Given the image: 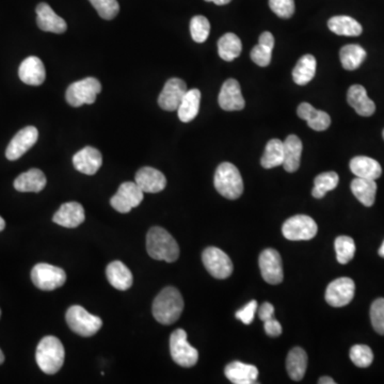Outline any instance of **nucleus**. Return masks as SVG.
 Here are the masks:
<instances>
[{
	"label": "nucleus",
	"mask_w": 384,
	"mask_h": 384,
	"mask_svg": "<svg viewBox=\"0 0 384 384\" xmlns=\"http://www.w3.org/2000/svg\"><path fill=\"white\" fill-rule=\"evenodd\" d=\"M65 351L62 342L56 336H45L39 342L35 360L43 373L55 375L64 363Z\"/></svg>",
	"instance_id": "obj_3"
},
{
	"label": "nucleus",
	"mask_w": 384,
	"mask_h": 384,
	"mask_svg": "<svg viewBox=\"0 0 384 384\" xmlns=\"http://www.w3.org/2000/svg\"><path fill=\"white\" fill-rule=\"evenodd\" d=\"M46 182V176L41 170L30 169L17 176L15 188L19 192H40L44 189Z\"/></svg>",
	"instance_id": "obj_28"
},
{
	"label": "nucleus",
	"mask_w": 384,
	"mask_h": 384,
	"mask_svg": "<svg viewBox=\"0 0 384 384\" xmlns=\"http://www.w3.org/2000/svg\"><path fill=\"white\" fill-rule=\"evenodd\" d=\"M348 104L361 116H373L376 112V105L368 98L365 88L361 85L350 87L347 93Z\"/></svg>",
	"instance_id": "obj_22"
},
{
	"label": "nucleus",
	"mask_w": 384,
	"mask_h": 384,
	"mask_svg": "<svg viewBox=\"0 0 384 384\" xmlns=\"http://www.w3.org/2000/svg\"><path fill=\"white\" fill-rule=\"evenodd\" d=\"M284 143V162L283 167L290 173H294L300 167L301 154H302V142L296 134L287 137Z\"/></svg>",
	"instance_id": "obj_27"
},
{
	"label": "nucleus",
	"mask_w": 384,
	"mask_h": 384,
	"mask_svg": "<svg viewBox=\"0 0 384 384\" xmlns=\"http://www.w3.org/2000/svg\"><path fill=\"white\" fill-rule=\"evenodd\" d=\"M102 91V85L94 77L81 79L71 85L65 93L67 102L72 107H80L85 104H93Z\"/></svg>",
	"instance_id": "obj_6"
},
{
	"label": "nucleus",
	"mask_w": 384,
	"mask_h": 384,
	"mask_svg": "<svg viewBox=\"0 0 384 384\" xmlns=\"http://www.w3.org/2000/svg\"><path fill=\"white\" fill-rule=\"evenodd\" d=\"M201 92L198 89L188 90L177 108L178 118L182 122L189 123L199 114Z\"/></svg>",
	"instance_id": "obj_31"
},
{
	"label": "nucleus",
	"mask_w": 384,
	"mask_h": 384,
	"mask_svg": "<svg viewBox=\"0 0 384 384\" xmlns=\"http://www.w3.org/2000/svg\"><path fill=\"white\" fill-rule=\"evenodd\" d=\"M65 320L73 332L84 338H90L98 333L103 326L100 317L90 314L80 306H71L65 315Z\"/></svg>",
	"instance_id": "obj_5"
},
{
	"label": "nucleus",
	"mask_w": 384,
	"mask_h": 384,
	"mask_svg": "<svg viewBox=\"0 0 384 384\" xmlns=\"http://www.w3.org/2000/svg\"><path fill=\"white\" fill-rule=\"evenodd\" d=\"M259 44L265 45V46L273 49V47H274V37L268 31H265L259 37Z\"/></svg>",
	"instance_id": "obj_48"
},
{
	"label": "nucleus",
	"mask_w": 384,
	"mask_h": 384,
	"mask_svg": "<svg viewBox=\"0 0 384 384\" xmlns=\"http://www.w3.org/2000/svg\"><path fill=\"white\" fill-rule=\"evenodd\" d=\"M328 27L332 33L344 37H358L363 33L361 24L346 15H338L329 19Z\"/></svg>",
	"instance_id": "obj_32"
},
{
	"label": "nucleus",
	"mask_w": 384,
	"mask_h": 384,
	"mask_svg": "<svg viewBox=\"0 0 384 384\" xmlns=\"http://www.w3.org/2000/svg\"><path fill=\"white\" fill-rule=\"evenodd\" d=\"M31 280L39 290L49 292L64 285L67 281V273L59 267L41 263L33 267L31 271Z\"/></svg>",
	"instance_id": "obj_8"
},
{
	"label": "nucleus",
	"mask_w": 384,
	"mask_h": 384,
	"mask_svg": "<svg viewBox=\"0 0 384 384\" xmlns=\"http://www.w3.org/2000/svg\"><path fill=\"white\" fill-rule=\"evenodd\" d=\"M89 1L98 11V15L107 21L114 19L120 12V6L116 0H89Z\"/></svg>",
	"instance_id": "obj_41"
},
{
	"label": "nucleus",
	"mask_w": 384,
	"mask_h": 384,
	"mask_svg": "<svg viewBox=\"0 0 384 384\" xmlns=\"http://www.w3.org/2000/svg\"><path fill=\"white\" fill-rule=\"evenodd\" d=\"M366 55L365 49L360 45H345L340 51V62L345 70L354 71L365 60Z\"/></svg>",
	"instance_id": "obj_35"
},
{
	"label": "nucleus",
	"mask_w": 384,
	"mask_h": 384,
	"mask_svg": "<svg viewBox=\"0 0 384 384\" xmlns=\"http://www.w3.org/2000/svg\"><path fill=\"white\" fill-rule=\"evenodd\" d=\"M225 374L232 383L252 384L256 382L259 369L256 366L235 361L225 367Z\"/></svg>",
	"instance_id": "obj_24"
},
{
	"label": "nucleus",
	"mask_w": 384,
	"mask_h": 384,
	"mask_svg": "<svg viewBox=\"0 0 384 384\" xmlns=\"http://www.w3.org/2000/svg\"><path fill=\"white\" fill-rule=\"evenodd\" d=\"M146 250L156 261L173 263L180 257V247L169 232L159 227H154L146 236Z\"/></svg>",
	"instance_id": "obj_2"
},
{
	"label": "nucleus",
	"mask_w": 384,
	"mask_h": 384,
	"mask_svg": "<svg viewBox=\"0 0 384 384\" xmlns=\"http://www.w3.org/2000/svg\"><path fill=\"white\" fill-rule=\"evenodd\" d=\"M269 7L281 19H290L296 9L295 0H269Z\"/></svg>",
	"instance_id": "obj_43"
},
{
	"label": "nucleus",
	"mask_w": 384,
	"mask_h": 384,
	"mask_svg": "<svg viewBox=\"0 0 384 384\" xmlns=\"http://www.w3.org/2000/svg\"><path fill=\"white\" fill-rule=\"evenodd\" d=\"M207 3H213L217 6H225L231 3L232 0H205Z\"/></svg>",
	"instance_id": "obj_49"
},
{
	"label": "nucleus",
	"mask_w": 384,
	"mask_h": 384,
	"mask_svg": "<svg viewBox=\"0 0 384 384\" xmlns=\"http://www.w3.org/2000/svg\"><path fill=\"white\" fill-rule=\"evenodd\" d=\"M204 266L213 278L225 280L233 273V263L227 253L216 247H209L202 254Z\"/></svg>",
	"instance_id": "obj_10"
},
{
	"label": "nucleus",
	"mask_w": 384,
	"mask_h": 384,
	"mask_svg": "<svg viewBox=\"0 0 384 384\" xmlns=\"http://www.w3.org/2000/svg\"><path fill=\"white\" fill-rule=\"evenodd\" d=\"M356 292V284L350 278H338L326 287V302L334 308H342L351 302Z\"/></svg>",
	"instance_id": "obj_12"
},
{
	"label": "nucleus",
	"mask_w": 384,
	"mask_h": 384,
	"mask_svg": "<svg viewBox=\"0 0 384 384\" xmlns=\"http://www.w3.org/2000/svg\"><path fill=\"white\" fill-rule=\"evenodd\" d=\"M153 315L159 324H174L181 317L184 310V300L181 293L175 287H166L156 297L153 302Z\"/></svg>",
	"instance_id": "obj_1"
},
{
	"label": "nucleus",
	"mask_w": 384,
	"mask_h": 384,
	"mask_svg": "<svg viewBox=\"0 0 384 384\" xmlns=\"http://www.w3.org/2000/svg\"><path fill=\"white\" fill-rule=\"evenodd\" d=\"M379 255L384 259V241L382 243L381 247H380Z\"/></svg>",
	"instance_id": "obj_52"
},
{
	"label": "nucleus",
	"mask_w": 384,
	"mask_h": 384,
	"mask_svg": "<svg viewBox=\"0 0 384 384\" xmlns=\"http://www.w3.org/2000/svg\"><path fill=\"white\" fill-rule=\"evenodd\" d=\"M257 310V301L252 300L245 304L241 310L237 311L236 318L243 324H250L254 320L255 313Z\"/></svg>",
	"instance_id": "obj_45"
},
{
	"label": "nucleus",
	"mask_w": 384,
	"mask_h": 384,
	"mask_svg": "<svg viewBox=\"0 0 384 384\" xmlns=\"http://www.w3.org/2000/svg\"><path fill=\"white\" fill-rule=\"evenodd\" d=\"M370 320L375 331L384 335V298L374 301L370 308Z\"/></svg>",
	"instance_id": "obj_42"
},
{
	"label": "nucleus",
	"mask_w": 384,
	"mask_h": 384,
	"mask_svg": "<svg viewBox=\"0 0 384 384\" xmlns=\"http://www.w3.org/2000/svg\"><path fill=\"white\" fill-rule=\"evenodd\" d=\"M336 259L342 265L348 264L354 257L356 253V243L349 236H338L335 239Z\"/></svg>",
	"instance_id": "obj_38"
},
{
	"label": "nucleus",
	"mask_w": 384,
	"mask_h": 384,
	"mask_svg": "<svg viewBox=\"0 0 384 384\" xmlns=\"http://www.w3.org/2000/svg\"><path fill=\"white\" fill-rule=\"evenodd\" d=\"M264 329L267 335L271 336V338L280 336L283 331L282 326L278 320H274V317L264 322Z\"/></svg>",
	"instance_id": "obj_46"
},
{
	"label": "nucleus",
	"mask_w": 384,
	"mask_h": 384,
	"mask_svg": "<svg viewBox=\"0 0 384 384\" xmlns=\"http://www.w3.org/2000/svg\"><path fill=\"white\" fill-rule=\"evenodd\" d=\"M213 184L217 191L225 199L236 200L243 195V177L239 170L231 162L219 164Z\"/></svg>",
	"instance_id": "obj_4"
},
{
	"label": "nucleus",
	"mask_w": 384,
	"mask_h": 384,
	"mask_svg": "<svg viewBox=\"0 0 384 384\" xmlns=\"http://www.w3.org/2000/svg\"><path fill=\"white\" fill-rule=\"evenodd\" d=\"M190 33L192 39L197 43H204L209 39L211 33V24L209 19L202 15L192 17L190 21Z\"/></svg>",
	"instance_id": "obj_39"
},
{
	"label": "nucleus",
	"mask_w": 384,
	"mask_h": 384,
	"mask_svg": "<svg viewBox=\"0 0 384 384\" xmlns=\"http://www.w3.org/2000/svg\"><path fill=\"white\" fill-rule=\"evenodd\" d=\"M272 51L273 49H269V47L265 46V45H256L251 51V59L259 67H268L271 62Z\"/></svg>",
	"instance_id": "obj_44"
},
{
	"label": "nucleus",
	"mask_w": 384,
	"mask_h": 384,
	"mask_svg": "<svg viewBox=\"0 0 384 384\" xmlns=\"http://www.w3.org/2000/svg\"><path fill=\"white\" fill-rule=\"evenodd\" d=\"M143 193L136 182H125L119 187L118 192L110 200V204L119 213H128L134 207H139L143 201Z\"/></svg>",
	"instance_id": "obj_11"
},
{
	"label": "nucleus",
	"mask_w": 384,
	"mask_h": 384,
	"mask_svg": "<svg viewBox=\"0 0 384 384\" xmlns=\"http://www.w3.org/2000/svg\"><path fill=\"white\" fill-rule=\"evenodd\" d=\"M273 315H274V306L269 304V302H265V304H263L262 306L259 308V317L263 322L270 320V318H273Z\"/></svg>",
	"instance_id": "obj_47"
},
{
	"label": "nucleus",
	"mask_w": 384,
	"mask_h": 384,
	"mask_svg": "<svg viewBox=\"0 0 384 384\" xmlns=\"http://www.w3.org/2000/svg\"><path fill=\"white\" fill-rule=\"evenodd\" d=\"M39 138V132L35 126H27L19 130L8 146L6 157L9 160H17L26 152H28Z\"/></svg>",
	"instance_id": "obj_15"
},
{
	"label": "nucleus",
	"mask_w": 384,
	"mask_h": 384,
	"mask_svg": "<svg viewBox=\"0 0 384 384\" xmlns=\"http://www.w3.org/2000/svg\"><path fill=\"white\" fill-rule=\"evenodd\" d=\"M37 23L39 28L46 33H63L67 29L64 19L57 15L51 6L45 3L37 5Z\"/></svg>",
	"instance_id": "obj_21"
},
{
	"label": "nucleus",
	"mask_w": 384,
	"mask_h": 384,
	"mask_svg": "<svg viewBox=\"0 0 384 384\" xmlns=\"http://www.w3.org/2000/svg\"><path fill=\"white\" fill-rule=\"evenodd\" d=\"M352 193L359 200L364 207H373L375 203L376 193H377V184L374 180L356 177L351 182Z\"/></svg>",
	"instance_id": "obj_29"
},
{
	"label": "nucleus",
	"mask_w": 384,
	"mask_h": 384,
	"mask_svg": "<svg viewBox=\"0 0 384 384\" xmlns=\"http://www.w3.org/2000/svg\"><path fill=\"white\" fill-rule=\"evenodd\" d=\"M318 382H320V384H335L336 383V382L334 381V380L330 377H322L320 378V381Z\"/></svg>",
	"instance_id": "obj_50"
},
{
	"label": "nucleus",
	"mask_w": 384,
	"mask_h": 384,
	"mask_svg": "<svg viewBox=\"0 0 384 384\" xmlns=\"http://www.w3.org/2000/svg\"><path fill=\"white\" fill-rule=\"evenodd\" d=\"M350 170L356 177L378 180L381 176L382 168L377 160L367 156H356L350 162Z\"/></svg>",
	"instance_id": "obj_26"
},
{
	"label": "nucleus",
	"mask_w": 384,
	"mask_h": 384,
	"mask_svg": "<svg viewBox=\"0 0 384 384\" xmlns=\"http://www.w3.org/2000/svg\"><path fill=\"white\" fill-rule=\"evenodd\" d=\"M170 352L173 361L182 367H192L199 360V352L190 345L183 329H177L170 336Z\"/></svg>",
	"instance_id": "obj_7"
},
{
	"label": "nucleus",
	"mask_w": 384,
	"mask_h": 384,
	"mask_svg": "<svg viewBox=\"0 0 384 384\" xmlns=\"http://www.w3.org/2000/svg\"><path fill=\"white\" fill-rule=\"evenodd\" d=\"M187 91L185 81L180 78L169 79L160 93L158 105L166 112H175Z\"/></svg>",
	"instance_id": "obj_14"
},
{
	"label": "nucleus",
	"mask_w": 384,
	"mask_h": 384,
	"mask_svg": "<svg viewBox=\"0 0 384 384\" xmlns=\"http://www.w3.org/2000/svg\"><path fill=\"white\" fill-rule=\"evenodd\" d=\"M259 269L263 279L269 284L278 285L282 283L283 274L282 259L280 253L274 249H266L259 255Z\"/></svg>",
	"instance_id": "obj_13"
},
{
	"label": "nucleus",
	"mask_w": 384,
	"mask_h": 384,
	"mask_svg": "<svg viewBox=\"0 0 384 384\" xmlns=\"http://www.w3.org/2000/svg\"><path fill=\"white\" fill-rule=\"evenodd\" d=\"M75 169L87 175H94L103 164V156L98 148L86 146L73 157Z\"/></svg>",
	"instance_id": "obj_17"
},
{
	"label": "nucleus",
	"mask_w": 384,
	"mask_h": 384,
	"mask_svg": "<svg viewBox=\"0 0 384 384\" xmlns=\"http://www.w3.org/2000/svg\"><path fill=\"white\" fill-rule=\"evenodd\" d=\"M5 361V354H3V350L0 349V364H3Z\"/></svg>",
	"instance_id": "obj_53"
},
{
	"label": "nucleus",
	"mask_w": 384,
	"mask_h": 384,
	"mask_svg": "<svg viewBox=\"0 0 384 384\" xmlns=\"http://www.w3.org/2000/svg\"><path fill=\"white\" fill-rule=\"evenodd\" d=\"M243 51L241 39L234 33H225L218 41V53L222 60L231 62L241 56Z\"/></svg>",
	"instance_id": "obj_34"
},
{
	"label": "nucleus",
	"mask_w": 384,
	"mask_h": 384,
	"mask_svg": "<svg viewBox=\"0 0 384 384\" xmlns=\"http://www.w3.org/2000/svg\"><path fill=\"white\" fill-rule=\"evenodd\" d=\"M284 162V143L280 139H271L267 143L265 153L261 159V164L265 169L283 166Z\"/></svg>",
	"instance_id": "obj_36"
},
{
	"label": "nucleus",
	"mask_w": 384,
	"mask_h": 384,
	"mask_svg": "<svg viewBox=\"0 0 384 384\" xmlns=\"http://www.w3.org/2000/svg\"><path fill=\"white\" fill-rule=\"evenodd\" d=\"M0 316H1V311H0Z\"/></svg>",
	"instance_id": "obj_55"
},
{
	"label": "nucleus",
	"mask_w": 384,
	"mask_h": 384,
	"mask_svg": "<svg viewBox=\"0 0 384 384\" xmlns=\"http://www.w3.org/2000/svg\"><path fill=\"white\" fill-rule=\"evenodd\" d=\"M340 177L336 172H324L316 176L314 180V188L312 190L313 197L322 199L326 192L331 191L338 187Z\"/></svg>",
	"instance_id": "obj_37"
},
{
	"label": "nucleus",
	"mask_w": 384,
	"mask_h": 384,
	"mask_svg": "<svg viewBox=\"0 0 384 384\" xmlns=\"http://www.w3.org/2000/svg\"><path fill=\"white\" fill-rule=\"evenodd\" d=\"M286 368L288 376L294 381L304 379L308 368V354L302 348L296 347L290 350L287 356Z\"/></svg>",
	"instance_id": "obj_30"
},
{
	"label": "nucleus",
	"mask_w": 384,
	"mask_h": 384,
	"mask_svg": "<svg viewBox=\"0 0 384 384\" xmlns=\"http://www.w3.org/2000/svg\"><path fill=\"white\" fill-rule=\"evenodd\" d=\"M317 62L312 55H304L299 59L293 71V79L299 86H306L316 74Z\"/></svg>",
	"instance_id": "obj_33"
},
{
	"label": "nucleus",
	"mask_w": 384,
	"mask_h": 384,
	"mask_svg": "<svg viewBox=\"0 0 384 384\" xmlns=\"http://www.w3.org/2000/svg\"><path fill=\"white\" fill-rule=\"evenodd\" d=\"M6 227V222L3 218L0 217V232L3 231Z\"/></svg>",
	"instance_id": "obj_51"
},
{
	"label": "nucleus",
	"mask_w": 384,
	"mask_h": 384,
	"mask_svg": "<svg viewBox=\"0 0 384 384\" xmlns=\"http://www.w3.org/2000/svg\"><path fill=\"white\" fill-rule=\"evenodd\" d=\"M349 356L352 363L358 367H368L374 361L373 350L366 345L352 346Z\"/></svg>",
	"instance_id": "obj_40"
},
{
	"label": "nucleus",
	"mask_w": 384,
	"mask_h": 384,
	"mask_svg": "<svg viewBox=\"0 0 384 384\" xmlns=\"http://www.w3.org/2000/svg\"><path fill=\"white\" fill-rule=\"evenodd\" d=\"M318 227L313 218L297 215L285 221L282 233L285 238L292 241H311L317 234Z\"/></svg>",
	"instance_id": "obj_9"
},
{
	"label": "nucleus",
	"mask_w": 384,
	"mask_h": 384,
	"mask_svg": "<svg viewBox=\"0 0 384 384\" xmlns=\"http://www.w3.org/2000/svg\"><path fill=\"white\" fill-rule=\"evenodd\" d=\"M19 76L24 84L41 86L46 78V72L42 60L37 57L26 58L19 65Z\"/></svg>",
	"instance_id": "obj_19"
},
{
	"label": "nucleus",
	"mask_w": 384,
	"mask_h": 384,
	"mask_svg": "<svg viewBox=\"0 0 384 384\" xmlns=\"http://www.w3.org/2000/svg\"><path fill=\"white\" fill-rule=\"evenodd\" d=\"M297 114L299 118L306 121L308 125L316 132H322L328 130L331 125V118L326 112L315 109L308 103H301L297 109Z\"/></svg>",
	"instance_id": "obj_23"
},
{
	"label": "nucleus",
	"mask_w": 384,
	"mask_h": 384,
	"mask_svg": "<svg viewBox=\"0 0 384 384\" xmlns=\"http://www.w3.org/2000/svg\"><path fill=\"white\" fill-rule=\"evenodd\" d=\"M106 276L109 283L119 290H130L134 281L130 269L120 261H114L107 266Z\"/></svg>",
	"instance_id": "obj_25"
},
{
	"label": "nucleus",
	"mask_w": 384,
	"mask_h": 384,
	"mask_svg": "<svg viewBox=\"0 0 384 384\" xmlns=\"http://www.w3.org/2000/svg\"><path fill=\"white\" fill-rule=\"evenodd\" d=\"M134 181L142 191L148 193H158L167 186V178L164 173L150 167L141 168L137 172Z\"/></svg>",
	"instance_id": "obj_20"
},
{
	"label": "nucleus",
	"mask_w": 384,
	"mask_h": 384,
	"mask_svg": "<svg viewBox=\"0 0 384 384\" xmlns=\"http://www.w3.org/2000/svg\"><path fill=\"white\" fill-rule=\"evenodd\" d=\"M218 101L219 106L225 112H237L245 108V98L241 94V85L236 79L229 78L225 81Z\"/></svg>",
	"instance_id": "obj_16"
},
{
	"label": "nucleus",
	"mask_w": 384,
	"mask_h": 384,
	"mask_svg": "<svg viewBox=\"0 0 384 384\" xmlns=\"http://www.w3.org/2000/svg\"><path fill=\"white\" fill-rule=\"evenodd\" d=\"M86 219L85 209L77 202H67L62 204L60 209L53 215V221L57 225L69 229L79 227Z\"/></svg>",
	"instance_id": "obj_18"
},
{
	"label": "nucleus",
	"mask_w": 384,
	"mask_h": 384,
	"mask_svg": "<svg viewBox=\"0 0 384 384\" xmlns=\"http://www.w3.org/2000/svg\"><path fill=\"white\" fill-rule=\"evenodd\" d=\"M382 136H383V139H384V130H383V132H382Z\"/></svg>",
	"instance_id": "obj_54"
}]
</instances>
